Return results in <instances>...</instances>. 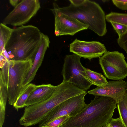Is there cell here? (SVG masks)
<instances>
[{
    "label": "cell",
    "mask_w": 127,
    "mask_h": 127,
    "mask_svg": "<svg viewBox=\"0 0 127 127\" xmlns=\"http://www.w3.org/2000/svg\"><path fill=\"white\" fill-rule=\"evenodd\" d=\"M38 0H23L4 18L2 23L13 26H20L28 22L40 8Z\"/></svg>",
    "instance_id": "9c48e42d"
},
{
    "label": "cell",
    "mask_w": 127,
    "mask_h": 127,
    "mask_svg": "<svg viewBox=\"0 0 127 127\" xmlns=\"http://www.w3.org/2000/svg\"><path fill=\"white\" fill-rule=\"evenodd\" d=\"M31 59L14 61L7 59L0 68V80L7 89L8 103L13 105L23 91V82L32 68Z\"/></svg>",
    "instance_id": "277c9868"
},
{
    "label": "cell",
    "mask_w": 127,
    "mask_h": 127,
    "mask_svg": "<svg viewBox=\"0 0 127 127\" xmlns=\"http://www.w3.org/2000/svg\"><path fill=\"white\" fill-rule=\"evenodd\" d=\"M81 58L74 54L66 55L61 72L62 82L70 83L86 91L92 84L85 77L86 68L81 64Z\"/></svg>",
    "instance_id": "8992f818"
},
{
    "label": "cell",
    "mask_w": 127,
    "mask_h": 127,
    "mask_svg": "<svg viewBox=\"0 0 127 127\" xmlns=\"http://www.w3.org/2000/svg\"><path fill=\"white\" fill-rule=\"evenodd\" d=\"M86 77L92 83L97 87H102L108 83L106 78L101 73H98L86 68Z\"/></svg>",
    "instance_id": "2e32d148"
},
{
    "label": "cell",
    "mask_w": 127,
    "mask_h": 127,
    "mask_svg": "<svg viewBox=\"0 0 127 127\" xmlns=\"http://www.w3.org/2000/svg\"><path fill=\"white\" fill-rule=\"evenodd\" d=\"M56 86L51 84L38 85L36 88L30 96L26 103V107L43 101L52 94Z\"/></svg>",
    "instance_id": "5bb4252c"
},
{
    "label": "cell",
    "mask_w": 127,
    "mask_h": 127,
    "mask_svg": "<svg viewBox=\"0 0 127 127\" xmlns=\"http://www.w3.org/2000/svg\"><path fill=\"white\" fill-rule=\"evenodd\" d=\"M69 51L81 57L90 60L99 58L107 51L104 45L99 42L83 41L77 38L70 44Z\"/></svg>",
    "instance_id": "8fae6325"
},
{
    "label": "cell",
    "mask_w": 127,
    "mask_h": 127,
    "mask_svg": "<svg viewBox=\"0 0 127 127\" xmlns=\"http://www.w3.org/2000/svg\"><path fill=\"white\" fill-rule=\"evenodd\" d=\"M108 124L110 127H125L120 117L117 118H112Z\"/></svg>",
    "instance_id": "d4e9b609"
},
{
    "label": "cell",
    "mask_w": 127,
    "mask_h": 127,
    "mask_svg": "<svg viewBox=\"0 0 127 127\" xmlns=\"http://www.w3.org/2000/svg\"><path fill=\"white\" fill-rule=\"evenodd\" d=\"M70 4L75 6L79 5L82 4L84 0H70Z\"/></svg>",
    "instance_id": "4316f807"
},
{
    "label": "cell",
    "mask_w": 127,
    "mask_h": 127,
    "mask_svg": "<svg viewBox=\"0 0 127 127\" xmlns=\"http://www.w3.org/2000/svg\"><path fill=\"white\" fill-rule=\"evenodd\" d=\"M106 20L110 23L115 22L127 26V14L111 12L105 15Z\"/></svg>",
    "instance_id": "d6986e66"
},
{
    "label": "cell",
    "mask_w": 127,
    "mask_h": 127,
    "mask_svg": "<svg viewBox=\"0 0 127 127\" xmlns=\"http://www.w3.org/2000/svg\"><path fill=\"white\" fill-rule=\"evenodd\" d=\"M114 29L118 33L119 37L127 32V26L119 23L111 22H110Z\"/></svg>",
    "instance_id": "7402d4cb"
},
{
    "label": "cell",
    "mask_w": 127,
    "mask_h": 127,
    "mask_svg": "<svg viewBox=\"0 0 127 127\" xmlns=\"http://www.w3.org/2000/svg\"><path fill=\"white\" fill-rule=\"evenodd\" d=\"M117 103L110 97L95 96L81 112L60 127H103L112 118Z\"/></svg>",
    "instance_id": "6da1fadb"
},
{
    "label": "cell",
    "mask_w": 127,
    "mask_h": 127,
    "mask_svg": "<svg viewBox=\"0 0 127 127\" xmlns=\"http://www.w3.org/2000/svg\"><path fill=\"white\" fill-rule=\"evenodd\" d=\"M122 53L107 51L99 58V64L104 74L108 79L117 81L127 76V63Z\"/></svg>",
    "instance_id": "52a82bcc"
},
{
    "label": "cell",
    "mask_w": 127,
    "mask_h": 127,
    "mask_svg": "<svg viewBox=\"0 0 127 127\" xmlns=\"http://www.w3.org/2000/svg\"><path fill=\"white\" fill-rule=\"evenodd\" d=\"M0 67L2 68L6 62L7 59L2 54H0Z\"/></svg>",
    "instance_id": "484cf974"
},
{
    "label": "cell",
    "mask_w": 127,
    "mask_h": 127,
    "mask_svg": "<svg viewBox=\"0 0 127 127\" xmlns=\"http://www.w3.org/2000/svg\"><path fill=\"white\" fill-rule=\"evenodd\" d=\"M103 127H109V125L108 124L106 125L105 126Z\"/></svg>",
    "instance_id": "f1b7e54d"
},
{
    "label": "cell",
    "mask_w": 127,
    "mask_h": 127,
    "mask_svg": "<svg viewBox=\"0 0 127 127\" xmlns=\"http://www.w3.org/2000/svg\"><path fill=\"white\" fill-rule=\"evenodd\" d=\"M86 91L70 98L60 104L53 109L38 124L39 127H45L49 122L62 116L74 117L86 106L85 96Z\"/></svg>",
    "instance_id": "ba28073f"
},
{
    "label": "cell",
    "mask_w": 127,
    "mask_h": 127,
    "mask_svg": "<svg viewBox=\"0 0 127 127\" xmlns=\"http://www.w3.org/2000/svg\"><path fill=\"white\" fill-rule=\"evenodd\" d=\"M117 42L119 46L125 50L127 55V32L119 37Z\"/></svg>",
    "instance_id": "603a6c76"
},
{
    "label": "cell",
    "mask_w": 127,
    "mask_h": 127,
    "mask_svg": "<svg viewBox=\"0 0 127 127\" xmlns=\"http://www.w3.org/2000/svg\"><path fill=\"white\" fill-rule=\"evenodd\" d=\"M70 98L66 89L61 86H57L52 94L47 99L25 107L19 120L20 124L27 127L39 124L55 107Z\"/></svg>",
    "instance_id": "5b68a950"
},
{
    "label": "cell",
    "mask_w": 127,
    "mask_h": 127,
    "mask_svg": "<svg viewBox=\"0 0 127 127\" xmlns=\"http://www.w3.org/2000/svg\"><path fill=\"white\" fill-rule=\"evenodd\" d=\"M41 37V32L40 30L32 25H23L13 29L5 46L10 60L31 59L33 61Z\"/></svg>",
    "instance_id": "7a4b0ae2"
},
{
    "label": "cell",
    "mask_w": 127,
    "mask_h": 127,
    "mask_svg": "<svg viewBox=\"0 0 127 127\" xmlns=\"http://www.w3.org/2000/svg\"><path fill=\"white\" fill-rule=\"evenodd\" d=\"M13 29L2 23L0 24V54H2L8 41Z\"/></svg>",
    "instance_id": "ac0fdd59"
},
{
    "label": "cell",
    "mask_w": 127,
    "mask_h": 127,
    "mask_svg": "<svg viewBox=\"0 0 127 127\" xmlns=\"http://www.w3.org/2000/svg\"><path fill=\"white\" fill-rule=\"evenodd\" d=\"M114 4L116 7L122 10H127V0H112Z\"/></svg>",
    "instance_id": "cb8c5ba5"
},
{
    "label": "cell",
    "mask_w": 127,
    "mask_h": 127,
    "mask_svg": "<svg viewBox=\"0 0 127 127\" xmlns=\"http://www.w3.org/2000/svg\"><path fill=\"white\" fill-rule=\"evenodd\" d=\"M117 108L122 122L127 127V95L126 93L123 100L117 103Z\"/></svg>",
    "instance_id": "ffe728a7"
},
{
    "label": "cell",
    "mask_w": 127,
    "mask_h": 127,
    "mask_svg": "<svg viewBox=\"0 0 127 127\" xmlns=\"http://www.w3.org/2000/svg\"><path fill=\"white\" fill-rule=\"evenodd\" d=\"M37 86V85L35 84L30 83L24 87L23 91L13 105L17 111L19 109L26 107V101Z\"/></svg>",
    "instance_id": "9a60e30c"
},
{
    "label": "cell",
    "mask_w": 127,
    "mask_h": 127,
    "mask_svg": "<svg viewBox=\"0 0 127 127\" xmlns=\"http://www.w3.org/2000/svg\"><path fill=\"white\" fill-rule=\"evenodd\" d=\"M0 122L3 123L5 120V108L8 95L6 88L0 80Z\"/></svg>",
    "instance_id": "e0dca14e"
},
{
    "label": "cell",
    "mask_w": 127,
    "mask_h": 127,
    "mask_svg": "<svg viewBox=\"0 0 127 127\" xmlns=\"http://www.w3.org/2000/svg\"><path fill=\"white\" fill-rule=\"evenodd\" d=\"M126 88H127V91H126V93L127 95V82H126Z\"/></svg>",
    "instance_id": "f546056e"
},
{
    "label": "cell",
    "mask_w": 127,
    "mask_h": 127,
    "mask_svg": "<svg viewBox=\"0 0 127 127\" xmlns=\"http://www.w3.org/2000/svg\"><path fill=\"white\" fill-rule=\"evenodd\" d=\"M19 0H9V2L12 6L15 7L18 4Z\"/></svg>",
    "instance_id": "83f0119b"
},
{
    "label": "cell",
    "mask_w": 127,
    "mask_h": 127,
    "mask_svg": "<svg viewBox=\"0 0 127 127\" xmlns=\"http://www.w3.org/2000/svg\"><path fill=\"white\" fill-rule=\"evenodd\" d=\"M126 82L121 80L110 81L105 85L96 88L87 92L95 96H103L114 99L117 103L122 101L126 93Z\"/></svg>",
    "instance_id": "7c38bea8"
},
{
    "label": "cell",
    "mask_w": 127,
    "mask_h": 127,
    "mask_svg": "<svg viewBox=\"0 0 127 127\" xmlns=\"http://www.w3.org/2000/svg\"><path fill=\"white\" fill-rule=\"evenodd\" d=\"M57 8L61 13L75 18L87 25L88 28L98 35L103 36L107 33L105 15L100 5L95 1L84 0L80 5Z\"/></svg>",
    "instance_id": "3957f363"
},
{
    "label": "cell",
    "mask_w": 127,
    "mask_h": 127,
    "mask_svg": "<svg viewBox=\"0 0 127 127\" xmlns=\"http://www.w3.org/2000/svg\"><path fill=\"white\" fill-rule=\"evenodd\" d=\"M70 118L68 115L58 117L49 123L45 127H60L65 123Z\"/></svg>",
    "instance_id": "44dd1931"
},
{
    "label": "cell",
    "mask_w": 127,
    "mask_h": 127,
    "mask_svg": "<svg viewBox=\"0 0 127 127\" xmlns=\"http://www.w3.org/2000/svg\"><path fill=\"white\" fill-rule=\"evenodd\" d=\"M50 43L48 36L42 32L40 45L35 56L32 68L23 82V87L30 83L34 79L37 72L41 64L46 50L49 47Z\"/></svg>",
    "instance_id": "4fadbf2b"
},
{
    "label": "cell",
    "mask_w": 127,
    "mask_h": 127,
    "mask_svg": "<svg viewBox=\"0 0 127 127\" xmlns=\"http://www.w3.org/2000/svg\"><path fill=\"white\" fill-rule=\"evenodd\" d=\"M56 2L50 9L55 17L54 33L57 36L64 35H73L77 32L88 29V26L73 17L61 12Z\"/></svg>",
    "instance_id": "30bf717a"
}]
</instances>
